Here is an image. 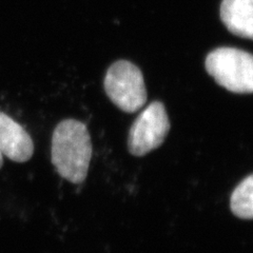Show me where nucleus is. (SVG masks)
Wrapping results in <instances>:
<instances>
[{
  "mask_svg": "<svg viewBox=\"0 0 253 253\" xmlns=\"http://www.w3.org/2000/svg\"><path fill=\"white\" fill-rule=\"evenodd\" d=\"M92 158V141L86 126L65 120L52 136L51 160L59 175L72 184H82L88 175Z\"/></svg>",
  "mask_w": 253,
  "mask_h": 253,
  "instance_id": "1",
  "label": "nucleus"
},
{
  "mask_svg": "<svg viewBox=\"0 0 253 253\" xmlns=\"http://www.w3.org/2000/svg\"><path fill=\"white\" fill-rule=\"evenodd\" d=\"M208 74L217 84L237 94L253 91V57L249 52L236 47H217L205 60Z\"/></svg>",
  "mask_w": 253,
  "mask_h": 253,
  "instance_id": "2",
  "label": "nucleus"
},
{
  "mask_svg": "<svg viewBox=\"0 0 253 253\" xmlns=\"http://www.w3.org/2000/svg\"><path fill=\"white\" fill-rule=\"evenodd\" d=\"M104 84L110 100L124 112L134 113L146 104L144 76L139 68L131 61H115L107 71Z\"/></svg>",
  "mask_w": 253,
  "mask_h": 253,
  "instance_id": "3",
  "label": "nucleus"
},
{
  "mask_svg": "<svg viewBox=\"0 0 253 253\" xmlns=\"http://www.w3.org/2000/svg\"><path fill=\"white\" fill-rule=\"evenodd\" d=\"M170 131L167 111L161 101L150 104L134 121L129 131L128 149L134 156H144L160 148Z\"/></svg>",
  "mask_w": 253,
  "mask_h": 253,
  "instance_id": "4",
  "label": "nucleus"
},
{
  "mask_svg": "<svg viewBox=\"0 0 253 253\" xmlns=\"http://www.w3.org/2000/svg\"><path fill=\"white\" fill-rule=\"evenodd\" d=\"M0 151L15 163H26L34 153L30 134L3 112H0Z\"/></svg>",
  "mask_w": 253,
  "mask_h": 253,
  "instance_id": "5",
  "label": "nucleus"
},
{
  "mask_svg": "<svg viewBox=\"0 0 253 253\" xmlns=\"http://www.w3.org/2000/svg\"><path fill=\"white\" fill-rule=\"evenodd\" d=\"M253 0H223L220 20L233 35L242 38L253 37Z\"/></svg>",
  "mask_w": 253,
  "mask_h": 253,
  "instance_id": "6",
  "label": "nucleus"
},
{
  "mask_svg": "<svg viewBox=\"0 0 253 253\" xmlns=\"http://www.w3.org/2000/svg\"><path fill=\"white\" fill-rule=\"evenodd\" d=\"M230 208L233 214L242 219L253 217V175L243 179L236 186L230 197Z\"/></svg>",
  "mask_w": 253,
  "mask_h": 253,
  "instance_id": "7",
  "label": "nucleus"
},
{
  "mask_svg": "<svg viewBox=\"0 0 253 253\" xmlns=\"http://www.w3.org/2000/svg\"><path fill=\"white\" fill-rule=\"evenodd\" d=\"M2 165H3V155H2L1 151H0V169H1Z\"/></svg>",
  "mask_w": 253,
  "mask_h": 253,
  "instance_id": "8",
  "label": "nucleus"
}]
</instances>
